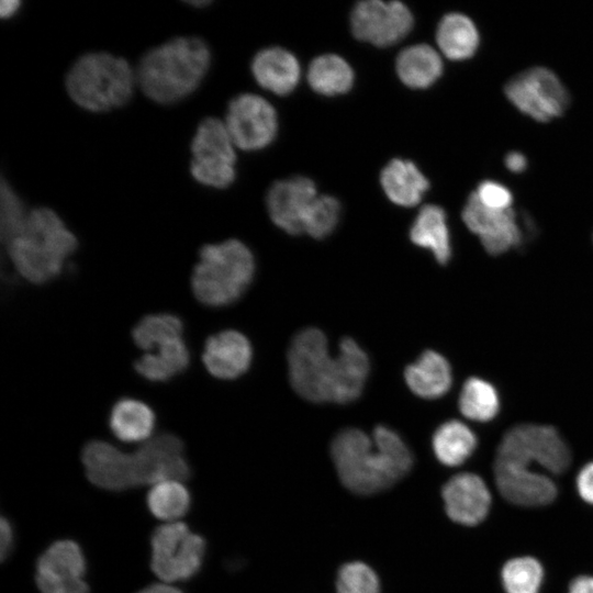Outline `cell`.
I'll return each mask as SVG.
<instances>
[{"mask_svg":"<svg viewBox=\"0 0 593 593\" xmlns=\"http://www.w3.org/2000/svg\"><path fill=\"white\" fill-rule=\"evenodd\" d=\"M189 3H191L192 5H205L209 3V1H190Z\"/></svg>","mask_w":593,"mask_h":593,"instance_id":"obj_43","label":"cell"},{"mask_svg":"<svg viewBox=\"0 0 593 593\" xmlns=\"http://www.w3.org/2000/svg\"><path fill=\"white\" fill-rule=\"evenodd\" d=\"M404 379L415 395L434 400L449 391L452 372L444 356L434 350H426L405 368Z\"/></svg>","mask_w":593,"mask_h":593,"instance_id":"obj_20","label":"cell"},{"mask_svg":"<svg viewBox=\"0 0 593 593\" xmlns=\"http://www.w3.org/2000/svg\"><path fill=\"white\" fill-rule=\"evenodd\" d=\"M182 321L168 313L152 314L143 317L133 328L132 337L135 345L145 353L156 345L182 337Z\"/></svg>","mask_w":593,"mask_h":593,"instance_id":"obj_31","label":"cell"},{"mask_svg":"<svg viewBox=\"0 0 593 593\" xmlns=\"http://www.w3.org/2000/svg\"><path fill=\"white\" fill-rule=\"evenodd\" d=\"M81 460L89 481L112 491L152 486L165 480L183 481L190 475L183 443L167 433L149 438L134 452L92 440L82 449Z\"/></svg>","mask_w":593,"mask_h":593,"instance_id":"obj_3","label":"cell"},{"mask_svg":"<svg viewBox=\"0 0 593 593\" xmlns=\"http://www.w3.org/2000/svg\"><path fill=\"white\" fill-rule=\"evenodd\" d=\"M224 124L236 147L257 150L271 143L278 121L268 101L253 93H242L230 101Z\"/></svg>","mask_w":593,"mask_h":593,"instance_id":"obj_12","label":"cell"},{"mask_svg":"<svg viewBox=\"0 0 593 593\" xmlns=\"http://www.w3.org/2000/svg\"><path fill=\"white\" fill-rule=\"evenodd\" d=\"M331 455L340 482L360 495L381 492L404 477L373 440L358 428L340 430L332 441Z\"/></svg>","mask_w":593,"mask_h":593,"instance_id":"obj_8","label":"cell"},{"mask_svg":"<svg viewBox=\"0 0 593 593\" xmlns=\"http://www.w3.org/2000/svg\"><path fill=\"white\" fill-rule=\"evenodd\" d=\"M30 210L4 178L0 183V236L8 244L23 227Z\"/></svg>","mask_w":593,"mask_h":593,"instance_id":"obj_33","label":"cell"},{"mask_svg":"<svg viewBox=\"0 0 593 593\" xmlns=\"http://www.w3.org/2000/svg\"><path fill=\"white\" fill-rule=\"evenodd\" d=\"M314 183L305 177L276 182L267 194V208L273 223L289 234L304 233L309 208L316 198Z\"/></svg>","mask_w":593,"mask_h":593,"instance_id":"obj_16","label":"cell"},{"mask_svg":"<svg viewBox=\"0 0 593 593\" xmlns=\"http://www.w3.org/2000/svg\"><path fill=\"white\" fill-rule=\"evenodd\" d=\"M211 65V51L198 36H177L148 49L135 67L136 82L152 101L171 104L190 96Z\"/></svg>","mask_w":593,"mask_h":593,"instance_id":"obj_4","label":"cell"},{"mask_svg":"<svg viewBox=\"0 0 593 593\" xmlns=\"http://www.w3.org/2000/svg\"><path fill=\"white\" fill-rule=\"evenodd\" d=\"M458 406L465 417L475 422H489L499 414L501 401L491 382L471 377L461 388Z\"/></svg>","mask_w":593,"mask_h":593,"instance_id":"obj_29","label":"cell"},{"mask_svg":"<svg viewBox=\"0 0 593 593\" xmlns=\"http://www.w3.org/2000/svg\"><path fill=\"white\" fill-rule=\"evenodd\" d=\"M13 540V533L10 523L5 517L0 521V556L4 560L10 552Z\"/></svg>","mask_w":593,"mask_h":593,"instance_id":"obj_38","label":"cell"},{"mask_svg":"<svg viewBox=\"0 0 593 593\" xmlns=\"http://www.w3.org/2000/svg\"><path fill=\"white\" fill-rule=\"evenodd\" d=\"M189 362V349L183 337H179L156 345L135 361L134 368L148 381L165 382L182 373Z\"/></svg>","mask_w":593,"mask_h":593,"instance_id":"obj_21","label":"cell"},{"mask_svg":"<svg viewBox=\"0 0 593 593\" xmlns=\"http://www.w3.org/2000/svg\"><path fill=\"white\" fill-rule=\"evenodd\" d=\"M256 81L277 94H288L298 85L300 66L296 58L281 47L265 48L251 61Z\"/></svg>","mask_w":593,"mask_h":593,"instance_id":"obj_19","label":"cell"},{"mask_svg":"<svg viewBox=\"0 0 593 593\" xmlns=\"http://www.w3.org/2000/svg\"><path fill=\"white\" fill-rule=\"evenodd\" d=\"M504 91L522 113L539 122L560 116L569 105L562 82L544 67L530 68L512 78Z\"/></svg>","mask_w":593,"mask_h":593,"instance_id":"obj_11","label":"cell"},{"mask_svg":"<svg viewBox=\"0 0 593 593\" xmlns=\"http://www.w3.org/2000/svg\"><path fill=\"white\" fill-rule=\"evenodd\" d=\"M436 40L441 52L452 60L471 57L479 46V32L465 14L449 13L437 27Z\"/></svg>","mask_w":593,"mask_h":593,"instance_id":"obj_26","label":"cell"},{"mask_svg":"<svg viewBox=\"0 0 593 593\" xmlns=\"http://www.w3.org/2000/svg\"><path fill=\"white\" fill-rule=\"evenodd\" d=\"M415 245L429 249L436 261L446 265L451 257L450 235L445 211L435 204L421 209L410 230Z\"/></svg>","mask_w":593,"mask_h":593,"instance_id":"obj_22","label":"cell"},{"mask_svg":"<svg viewBox=\"0 0 593 593\" xmlns=\"http://www.w3.org/2000/svg\"><path fill=\"white\" fill-rule=\"evenodd\" d=\"M138 593H182V591L169 583L161 582L152 584Z\"/></svg>","mask_w":593,"mask_h":593,"instance_id":"obj_41","label":"cell"},{"mask_svg":"<svg viewBox=\"0 0 593 593\" xmlns=\"http://www.w3.org/2000/svg\"><path fill=\"white\" fill-rule=\"evenodd\" d=\"M351 31L361 41L390 46L402 40L413 26V15L400 1L368 0L351 12Z\"/></svg>","mask_w":593,"mask_h":593,"instance_id":"obj_13","label":"cell"},{"mask_svg":"<svg viewBox=\"0 0 593 593\" xmlns=\"http://www.w3.org/2000/svg\"><path fill=\"white\" fill-rule=\"evenodd\" d=\"M235 144L224 121L204 118L197 126L190 150V172L201 184L223 189L236 177Z\"/></svg>","mask_w":593,"mask_h":593,"instance_id":"obj_9","label":"cell"},{"mask_svg":"<svg viewBox=\"0 0 593 593\" xmlns=\"http://www.w3.org/2000/svg\"><path fill=\"white\" fill-rule=\"evenodd\" d=\"M400 79L409 87L423 89L432 86L443 72V63L437 52L426 44L403 49L396 59Z\"/></svg>","mask_w":593,"mask_h":593,"instance_id":"obj_25","label":"cell"},{"mask_svg":"<svg viewBox=\"0 0 593 593\" xmlns=\"http://www.w3.org/2000/svg\"><path fill=\"white\" fill-rule=\"evenodd\" d=\"M150 567L165 583L187 580L199 571L204 550V539L190 530L181 521L165 523L152 535Z\"/></svg>","mask_w":593,"mask_h":593,"instance_id":"obj_10","label":"cell"},{"mask_svg":"<svg viewBox=\"0 0 593 593\" xmlns=\"http://www.w3.org/2000/svg\"><path fill=\"white\" fill-rule=\"evenodd\" d=\"M307 79L316 92L324 96H336L351 88L354 71L340 56L325 54L311 63Z\"/></svg>","mask_w":593,"mask_h":593,"instance_id":"obj_28","label":"cell"},{"mask_svg":"<svg viewBox=\"0 0 593 593\" xmlns=\"http://www.w3.org/2000/svg\"><path fill=\"white\" fill-rule=\"evenodd\" d=\"M432 447L437 460L448 467L463 463L477 447V437L465 423L450 419L435 430Z\"/></svg>","mask_w":593,"mask_h":593,"instance_id":"obj_27","label":"cell"},{"mask_svg":"<svg viewBox=\"0 0 593 593\" xmlns=\"http://www.w3.org/2000/svg\"><path fill=\"white\" fill-rule=\"evenodd\" d=\"M288 365L293 390L314 403L355 401L370 370L368 355L353 338H343L337 356L332 358L325 334L314 327L304 328L292 338Z\"/></svg>","mask_w":593,"mask_h":593,"instance_id":"obj_2","label":"cell"},{"mask_svg":"<svg viewBox=\"0 0 593 593\" xmlns=\"http://www.w3.org/2000/svg\"><path fill=\"white\" fill-rule=\"evenodd\" d=\"M577 489L583 501L593 504V462L586 463L578 473Z\"/></svg>","mask_w":593,"mask_h":593,"instance_id":"obj_37","label":"cell"},{"mask_svg":"<svg viewBox=\"0 0 593 593\" xmlns=\"http://www.w3.org/2000/svg\"><path fill=\"white\" fill-rule=\"evenodd\" d=\"M336 593H380V581L372 568L361 561L343 564L336 575Z\"/></svg>","mask_w":593,"mask_h":593,"instance_id":"obj_35","label":"cell"},{"mask_svg":"<svg viewBox=\"0 0 593 593\" xmlns=\"http://www.w3.org/2000/svg\"><path fill=\"white\" fill-rule=\"evenodd\" d=\"M255 259L250 249L238 239H227L201 247L191 277L195 299L212 307L237 301L250 284Z\"/></svg>","mask_w":593,"mask_h":593,"instance_id":"obj_7","label":"cell"},{"mask_svg":"<svg viewBox=\"0 0 593 593\" xmlns=\"http://www.w3.org/2000/svg\"><path fill=\"white\" fill-rule=\"evenodd\" d=\"M146 502L156 518L172 523L188 512L190 495L182 481L165 480L150 486Z\"/></svg>","mask_w":593,"mask_h":593,"instance_id":"obj_30","label":"cell"},{"mask_svg":"<svg viewBox=\"0 0 593 593\" xmlns=\"http://www.w3.org/2000/svg\"><path fill=\"white\" fill-rule=\"evenodd\" d=\"M505 166L512 172H522L527 167V160L524 155L518 152H511L505 157Z\"/></svg>","mask_w":593,"mask_h":593,"instance_id":"obj_40","label":"cell"},{"mask_svg":"<svg viewBox=\"0 0 593 593\" xmlns=\"http://www.w3.org/2000/svg\"><path fill=\"white\" fill-rule=\"evenodd\" d=\"M85 571L79 546L72 540H58L38 558L35 580L41 593H88Z\"/></svg>","mask_w":593,"mask_h":593,"instance_id":"obj_14","label":"cell"},{"mask_svg":"<svg viewBox=\"0 0 593 593\" xmlns=\"http://www.w3.org/2000/svg\"><path fill=\"white\" fill-rule=\"evenodd\" d=\"M381 184L388 198L395 204L413 206L429 188V182L418 168L409 160L393 159L381 172Z\"/></svg>","mask_w":593,"mask_h":593,"instance_id":"obj_23","label":"cell"},{"mask_svg":"<svg viewBox=\"0 0 593 593\" xmlns=\"http://www.w3.org/2000/svg\"><path fill=\"white\" fill-rule=\"evenodd\" d=\"M77 247L76 235L46 206L31 209L21 231L7 244L15 271L34 284L59 276Z\"/></svg>","mask_w":593,"mask_h":593,"instance_id":"obj_5","label":"cell"},{"mask_svg":"<svg viewBox=\"0 0 593 593\" xmlns=\"http://www.w3.org/2000/svg\"><path fill=\"white\" fill-rule=\"evenodd\" d=\"M20 1L15 0H3L0 4V13L2 18L12 16L19 9Z\"/></svg>","mask_w":593,"mask_h":593,"instance_id":"obj_42","label":"cell"},{"mask_svg":"<svg viewBox=\"0 0 593 593\" xmlns=\"http://www.w3.org/2000/svg\"><path fill=\"white\" fill-rule=\"evenodd\" d=\"M568 593H593V577L580 575L573 579Z\"/></svg>","mask_w":593,"mask_h":593,"instance_id":"obj_39","label":"cell"},{"mask_svg":"<svg viewBox=\"0 0 593 593\" xmlns=\"http://www.w3.org/2000/svg\"><path fill=\"white\" fill-rule=\"evenodd\" d=\"M570 462V448L555 427L516 425L503 435L496 450V488L506 501L515 505H547L557 496V486L548 475L533 471L532 465L560 474Z\"/></svg>","mask_w":593,"mask_h":593,"instance_id":"obj_1","label":"cell"},{"mask_svg":"<svg viewBox=\"0 0 593 593\" xmlns=\"http://www.w3.org/2000/svg\"><path fill=\"white\" fill-rule=\"evenodd\" d=\"M137 86L135 68L109 52L79 56L65 77L70 99L91 112H104L126 104Z\"/></svg>","mask_w":593,"mask_h":593,"instance_id":"obj_6","label":"cell"},{"mask_svg":"<svg viewBox=\"0 0 593 593\" xmlns=\"http://www.w3.org/2000/svg\"><path fill=\"white\" fill-rule=\"evenodd\" d=\"M448 517L461 525L481 523L491 506V494L485 482L474 473L463 472L450 478L441 490Z\"/></svg>","mask_w":593,"mask_h":593,"instance_id":"obj_17","label":"cell"},{"mask_svg":"<svg viewBox=\"0 0 593 593\" xmlns=\"http://www.w3.org/2000/svg\"><path fill=\"white\" fill-rule=\"evenodd\" d=\"M253 348L245 335L226 329L210 336L204 345L202 360L210 374L217 379H236L247 371Z\"/></svg>","mask_w":593,"mask_h":593,"instance_id":"obj_18","label":"cell"},{"mask_svg":"<svg viewBox=\"0 0 593 593\" xmlns=\"http://www.w3.org/2000/svg\"><path fill=\"white\" fill-rule=\"evenodd\" d=\"M474 194L483 205L492 210H508L513 201L510 189L493 180L482 181Z\"/></svg>","mask_w":593,"mask_h":593,"instance_id":"obj_36","label":"cell"},{"mask_svg":"<svg viewBox=\"0 0 593 593\" xmlns=\"http://www.w3.org/2000/svg\"><path fill=\"white\" fill-rule=\"evenodd\" d=\"M109 425L113 435L124 443H145L153 434L155 414L146 403L125 398L113 405Z\"/></svg>","mask_w":593,"mask_h":593,"instance_id":"obj_24","label":"cell"},{"mask_svg":"<svg viewBox=\"0 0 593 593\" xmlns=\"http://www.w3.org/2000/svg\"><path fill=\"white\" fill-rule=\"evenodd\" d=\"M467 227L480 237L490 255H501L516 247L523 239L516 214L511 210L499 211L483 205L472 192L462 210Z\"/></svg>","mask_w":593,"mask_h":593,"instance_id":"obj_15","label":"cell"},{"mask_svg":"<svg viewBox=\"0 0 593 593\" xmlns=\"http://www.w3.org/2000/svg\"><path fill=\"white\" fill-rule=\"evenodd\" d=\"M340 215L339 202L329 195L316 197L311 203L304 221V233L314 238L328 236L336 227Z\"/></svg>","mask_w":593,"mask_h":593,"instance_id":"obj_34","label":"cell"},{"mask_svg":"<svg viewBox=\"0 0 593 593\" xmlns=\"http://www.w3.org/2000/svg\"><path fill=\"white\" fill-rule=\"evenodd\" d=\"M502 583L506 593H538L544 570L533 557H517L502 568Z\"/></svg>","mask_w":593,"mask_h":593,"instance_id":"obj_32","label":"cell"}]
</instances>
